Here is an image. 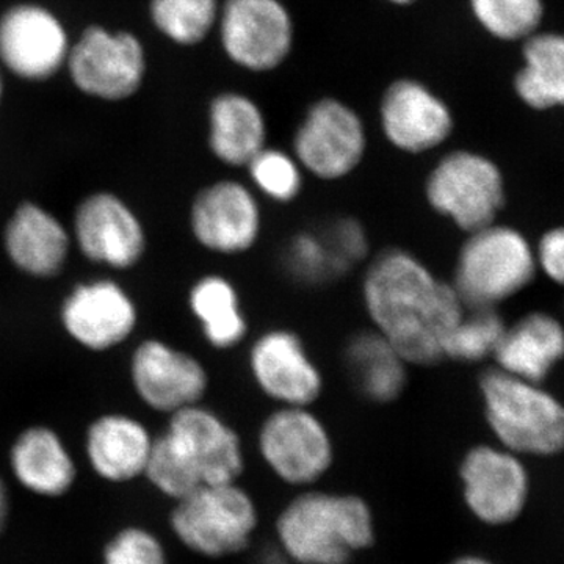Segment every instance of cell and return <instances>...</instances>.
Wrapping results in <instances>:
<instances>
[{"label":"cell","instance_id":"obj_1","mask_svg":"<svg viewBox=\"0 0 564 564\" xmlns=\"http://www.w3.org/2000/svg\"><path fill=\"white\" fill-rule=\"evenodd\" d=\"M361 293L375 332L411 367L444 362L445 337L466 311L451 281L441 280L414 252L386 248L367 265Z\"/></svg>","mask_w":564,"mask_h":564},{"label":"cell","instance_id":"obj_2","mask_svg":"<svg viewBox=\"0 0 564 564\" xmlns=\"http://www.w3.org/2000/svg\"><path fill=\"white\" fill-rule=\"evenodd\" d=\"M280 551L295 564H348L375 543L372 508L355 494L306 491L276 521Z\"/></svg>","mask_w":564,"mask_h":564},{"label":"cell","instance_id":"obj_3","mask_svg":"<svg viewBox=\"0 0 564 564\" xmlns=\"http://www.w3.org/2000/svg\"><path fill=\"white\" fill-rule=\"evenodd\" d=\"M489 430L516 455L554 456L564 452V403L543 384L489 367L478 380Z\"/></svg>","mask_w":564,"mask_h":564},{"label":"cell","instance_id":"obj_4","mask_svg":"<svg viewBox=\"0 0 564 564\" xmlns=\"http://www.w3.org/2000/svg\"><path fill=\"white\" fill-rule=\"evenodd\" d=\"M466 236L451 280L464 306L499 310L532 285L536 254L519 229L496 221Z\"/></svg>","mask_w":564,"mask_h":564},{"label":"cell","instance_id":"obj_5","mask_svg":"<svg viewBox=\"0 0 564 564\" xmlns=\"http://www.w3.org/2000/svg\"><path fill=\"white\" fill-rule=\"evenodd\" d=\"M172 529L185 547L207 558L240 554L258 529V508L237 481L204 485L177 500Z\"/></svg>","mask_w":564,"mask_h":564},{"label":"cell","instance_id":"obj_6","mask_svg":"<svg viewBox=\"0 0 564 564\" xmlns=\"http://www.w3.org/2000/svg\"><path fill=\"white\" fill-rule=\"evenodd\" d=\"M425 199L434 214L469 234L497 221L507 204V185L491 159L458 150L434 165L426 177Z\"/></svg>","mask_w":564,"mask_h":564},{"label":"cell","instance_id":"obj_7","mask_svg":"<svg viewBox=\"0 0 564 564\" xmlns=\"http://www.w3.org/2000/svg\"><path fill=\"white\" fill-rule=\"evenodd\" d=\"M65 70L74 87L88 98L128 101L147 79V51L135 33L93 24L70 44Z\"/></svg>","mask_w":564,"mask_h":564},{"label":"cell","instance_id":"obj_8","mask_svg":"<svg viewBox=\"0 0 564 564\" xmlns=\"http://www.w3.org/2000/svg\"><path fill=\"white\" fill-rule=\"evenodd\" d=\"M259 455L284 484L311 486L328 474L334 444L328 426L310 406H278L263 419Z\"/></svg>","mask_w":564,"mask_h":564},{"label":"cell","instance_id":"obj_9","mask_svg":"<svg viewBox=\"0 0 564 564\" xmlns=\"http://www.w3.org/2000/svg\"><path fill=\"white\" fill-rule=\"evenodd\" d=\"M70 44L65 22L41 3H14L0 14V66L18 79H54L65 69Z\"/></svg>","mask_w":564,"mask_h":564},{"label":"cell","instance_id":"obj_10","mask_svg":"<svg viewBox=\"0 0 564 564\" xmlns=\"http://www.w3.org/2000/svg\"><path fill=\"white\" fill-rule=\"evenodd\" d=\"M367 135L355 110L323 99L306 115L293 139V158L322 181H339L361 165Z\"/></svg>","mask_w":564,"mask_h":564},{"label":"cell","instance_id":"obj_11","mask_svg":"<svg viewBox=\"0 0 564 564\" xmlns=\"http://www.w3.org/2000/svg\"><path fill=\"white\" fill-rule=\"evenodd\" d=\"M248 367L259 391L278 406H310L321 399L325 380L302 337L273 328L256 337Z\"/></svg>","mask_w":564,"mask_h":564},{"label":"cell","instance_id":"obj_12","mask_svg":"<svg viewBox=\"0 0 564 564\" xmlns=\"http://www.w3.org/2000/svg\"><path fill=\"white\" fill-rule=\"evenodd\" d=\"M464 502L488 525L514 521L529 497V474L519 455L502 445L480 444L467 451L459 464Z\"/></svg>","mask_w":564,"mask_h":564},{"label":"cell","instance_id":"obj_13","mask_svg":"<svg viewBox=\"0 0 564 564\" xmlns=\"http://www.w3.org/2000/svg\"><path fill=\"white\" fill-rule=\"evenodd\" d=\"M191 228L196 242L207 251L223 256L243 254L261 239V203L243 182H214L193 199Z\"/></svg>","mask_w":564,"mask_h":564},{"label":"cell","instance_id":"obj_14","mask_svg":"<svg viewBox=\"0 0 564 564\" xmlns=\"http://www.w3.org/2000/svg\"><path fill=\"white\" fill-rule=\"evenodd\" d=\"M218 25L223 50L243 68H276L291 52V14L280 0H226Z\"/></svg>","mask_w":564,"mask_h":564},{"label":"cell","instance_id":"obj_15","mask_svg":"<svg viewBox=\"0 0 564 564\" xmlns=\"http://www.w3.org/2000/svg\"><path fill=\"white\" fill-rule=\"evenodd\" d=\"M131 375L140 399L162 413L199 404L209 388V375L199 359L161 340H147L137 348Z\"/></svg>","mask_w":564,"mask_h":564},{"label":"cell","instance_id":"obj_16","mask_svg":"<svg viewBox=\"0 0 564 564\" xmlns=\"http://www.w3.org/2000/svg\"><path fill=\"white\" fill-rule=\"evenodd\" d=\"M166 434L203 486L231 484L242 475V440L225 419L202 404L173 413Z\"/></svg>","mask_w":564,"mask_h":564},{"label":"cell","instance_id":"obj_17","mask_svg":"<svg viewBox=\"0 0 564 564\" xmlns=\"http://www.w3.org/2000/svg\"><path fill=\"white\" fill-rule=\"evenodd\" d=\"M74 234L85 258L113 269L135 265L147 247L139 218L113 193H95L79 204Z\"/></svg>","mask_w":564,"mask_h":564},{"label":"cell","instance_id":"obj_18","mask_svg":"<svg viewBox=\"0 0 564 564\" xmlns=\"http://www.w3.org/2000/svg\"><path fill=\"white\" fill-rule=\"evenodd\" d=\"M62 323L82 347L109 350L131 336L137 307L117 282H87L74 288L63 303Z\"/></svg>","mask_w":564,"mask_h":564},{"label":"cell","instance_id":"obj_19","mask_svg":"<svg viewBox=\"0 0 564 564\" xmlns=\"http://www.w3.org/2000/svg\"><path fill=\"white\" fill-rule=\"evenodd\" d=\"M381 128L397 150L422 154L441 147L454 131L443 99L415 80H399L381 102Z\"/></svg>","mask_w":564,"mask_h":564},{"label":"cell","instance_id":"obj_20","mask_svg":"<svg viewBox=\"0 0 564 564\" xmlns=\"http://www.w3.org/2000/svg\"><path fill=\"white\" fill-rule=\"evenodd\" d=\"M564 359V323L545 311H530L507 325L492 361L497 369L543 384Z\"/></svg>","mask_w":564,"mask_h":564},{"label":"cell","instance_id":"obj_21","mask_svg":"<svg viewBox=\"0 0 564 564\" xmlns=\"http://www.w3.org/2000/svg\"><path fill=\"white\" fill-rule=\"evenodd\" d=\"M344 366L352 388L367 402L391 404L402 399L410 364L373 328L352 334L344 348Z\"/></svg>","mask_w":564,"mask_h":564},{"label":"cell","instance_id":"obj_22","mask_svg":"<svg viewBox=\"0 0 564 564\" xmlns=\"http://www.w3.org/2000/svg\"><path fill=\"white\" fill-rule=\"evenodd\" d=\"M6 250L22 272L50 278L65 265L69 236L50 212L36 204L24 203L7 225Z\"/></svg>","mask_w":564,"mask_h":564},{"label":"cell","instance_id":"obj_23","mask_svg":"<svg viewBox=\"0 0 564 564\" xmlns=\"http://www.w3.org/2000/svg\"><path fill=\"white\" fill-rule=\"evenodd\" d=\"M152 440L143 423L128 415H102L87 433V455L99 477L113 484L144 474Z\"/></svg>","mask_w":564,"mask_h":564},{"label":"cell","instance_id":"obj_24","mask_svg":"<svg viewBox=\"0 0 564 564\" xmlns=\"http://www.w3.org/2000/svg\"><path fill=\"white\" fill-rule=\"evenodd\" d=\"M11 470L29 491L61 497L76 480V467L57 433L32 426L18 437L10 454Z\"/></svg>","mask_w":564,"mask_h":564},{"label":"cell","instance_id":"obj_25","mask_svg":"<svg viewBox=\"0 0 564 564\" xmlns=\"http://www.w3.org/2000/svg\"><path fill=\"white\" fill-rule=\"evenodd\" d=\"M267 124L261 109L237 93H225L212 102L209 147L225 165L247 166L265 148Z\"/></svg>","mask_w":564,"mask_h":564},{"label":"cell","instance_id":"obj_26","mask_svg":"<svg viewBox=\"0 0 564 564\" xmlns=\"http://www.w3.org/2000/svg\"><path fill=\"white\" fill-rule=\"evenodd\" d=\"M188 306L204 339L217 350H231L248 336L247 315L236 285L221 274H207L193 285Z\"/></svg>","mask_w":564,"mask_h":564},{"label":"cell","instance_id":"obj_27","mask_svg":"<svg viewBox=\"0 0 564 564\" xmlns=\"http://www.w3.org/2000/svg\"><path fill=\"white\" fill-rule=\"evenodd\" d=\"M524 66L516 76L519 98L534 110L564 107V35L534 33L525 40Z\"/></svg>","mask_w":564,"mask_h":564},{"label":"cell","instance_id":"obj_28","mask_svg":"<svg viewBox=\"0 0 564 564\" xmlns=\"http://www.w3.org/2000/svg\"><path fill=\"white\" fill-rule=\"evenodd\" d=\"M507 325L499 310L466 307L463 317L445 337L444 361L478 364L492 359Z\"/></svg>","mask_w":564,"mask_h":564},{"label":"cell","instance_id":"obj_29","mask_svg":"<svg viewBox=\"0 0 564 564\" xmlns=\"http://www.w3.org/2000/svg\"><path fill=\"white\" fill-rule=\"evenodd\" d=\"M150 17L163 36L181 46L202 43L220 17L218 0H151Z\"/></svg>","mask_w":564,"mask_h":564},{"label":"cell","instance_id":"obj_30","mask_svg":"<svg viewBox=\"0 0 564 564\" xmlns=\"http://www.w3.org/2000/svg\"><path fill=\"white\" fill-rule=\"evenodd\" d=\"M470 9L486 32L505 41L534 35L544 17L543 0H470Z\"/></svg>","mask_w":564,"mask_h":564},{"label":"cell","instance_id":"obj_31","mask_svg":"<svg viewBox=\"0 0 564 564\" xmlns=\"http://www.w3.org/2000/svg\"><path fill=\"white\" fill-rule=\"evenodd\" d=\"M245 169L252 187L273 203L289 204L303 191V169L293 155L263 148Z\"/></svg>","mask_w":564,"mask_h":564},{"label":"cell","instance_id":"obj_32","mask_svg":"<svg viewBox=\"0 0 564 564\" xmlns=\"http://www.w3.org/2000/svg\"><path fill=\"white\" fill-rule=\"evenodd\" d=\"M282 267L293 281L302 285H323L344 276L322 234L299 232L282 254Z\"/></svg>","mask_w":564,"mask_h":564},{"label":"cell","instance_id":"obj_33","mask_svg":"<svg viewBox=\"0 0 564 564\" xmlns=\"http://www.w3.org/2000/svg\"><path fill=\"white\" fill-rule=\"evenodd\" d=\"M144 475L159 491L176 500L184 499L203 486L191 464L166 433L152 440Z\"/></svg>","mask_w":564,"mask_h":564},{"label":"cell","instance_id":"obj_34","mask_svg":"<svg viewBox=\"0 0 564 564\" xmlns=\"http://www.w3.org/2000/svg\"><path fill=\"white\" fill-rule=\"evenodd\" d=\"M322 236L344 276L352 267L366 261L369 256L370 240L366 226L356 218H337L322 232Z\"/></svg>","mask_w":564,"mask_h":564},{"label":"cell","instance_id":"obj_35","mask_svg":"<svg viewBox=\"0 0 564 564\" xmlns=\"http://www.w3.org/2000/svg\"><path fill=\"white\" fill-rule=\"evenodd\" d=\"M104 564H169L158 538L147 530H121L104 551Z\"/></svg>","mask_w":564,"mask_h":564},{"label":"cell","instance_id":"obj_36","mask_svg":"<svg viewBox=\"0 0 564 564\" xmlns=\"http://www.w3.org/2000/svg\"><path fill=\"white\" fill-rule=\"evenodd\" d=\"M538 270L564 289V225L554 226L543 232L534 247Z\"/></svg>","mask_w":564,"mask_h":564},{"label":"cell","instance_id":"obj_37","mask_svg":"<svg viewBox=\"0 0 564 564\" xmlns=\"http://www.w3.org/2000/svg\"><path fill=\"white\" fill-rule=\"evenodd\" d=\"M7 518H9V494H7L6 484L0 478V533L6 527Z\"/></svg>","mask_w":564,"mask_h":564},{"label":"cell","instance_id":"obj_38","mask_svg":"<svg viewBox=\"0 0 564 564\" xmlns=\"http://www.w3.org/2000/svg\"><path fill=\"white\" fill-rule=\"evenodd\" d=\"M259 564H295L288 558L281 551L270 552L262 556L261 563Z\"/></svg>","mask_w":564,"mask_h":564},{"label":"cell","instance_id":"obj_39","mask_svg":"<svg viewBox=\"0 0 564 564\" xmlns=\"http://www.w3.org/2000/svg\"><path fill=\"white\" fill-rule=\"evenodd\" d=\"M451 564H492L488 562V560L481 558V556L475 555H466L459 556V558L454 560Z\"/></svg>","mask_w":564,"mask_h":564},{"label":"cell","instance_id":"obj_40","mask_svg":"<svg viewBox=\"0 0 564 564\" xmlns=\"http://www.w3.org/2000/svg\"><path fill=\"white\" fill-rule=\"evenodd\" d=\"M3 90H6V84H3L2 66H0V104H2Z\"/></svg>","mask_w":564,"mask_h":564},{"label":"cell","instance_id":"obj_41","mask_svg":"<svg viewBox=\"0 0 564 564\" xmlns=\"http://www.w3.org/2000/svg\"><path fill=\"white\" fill-rule=\"evenodd\" d=\"M389 2L399 3V6H408V3H413L415 0H389Z\"/></svg>","mask_w":564,"mask_h":564}]
</instances>
